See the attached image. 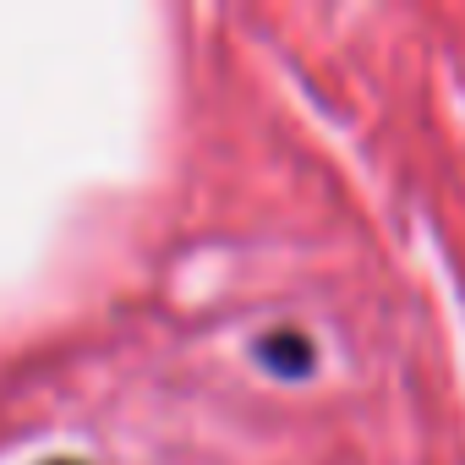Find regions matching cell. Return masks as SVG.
<instances>
[{"label":"cell","mask_w":465,"mask_h":465,"mask_svg":"<svg viewBox=\"0 0 465 465\" xmlns=\"http://www.w3.org/2000/svg\"><path fill=\"white\" fill-rule=\"evenodd\" d=\"M50 465H83V460H50Z\"/></svg>","instance_id":"7a4b0ae2"},{"label":"cell","mask_w":465,"mask_h":465,"mask_svg":"<svg viewBox=\"0 0 465 465\" xmlns=\"http://www.w3.org/2000/svg\"><path fill=\"white\" fill-rule=\"evenodd\" d=\"M258 356H263L274 372H307V367H312V340L280 329V334H263V340H258Z\"/></svg>","instance_id":"6da1fadb"}]
</instances>
